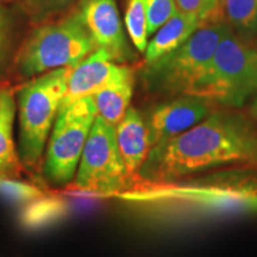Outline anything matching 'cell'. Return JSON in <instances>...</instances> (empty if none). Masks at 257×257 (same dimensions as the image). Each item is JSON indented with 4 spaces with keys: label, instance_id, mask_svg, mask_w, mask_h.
Segmentation results:
<instances>
[{
    "label": "cell",
    "instance_id": "cell-4",
    "mask_svg": "<svg viewBox=\"0 0 257 257\" xmlns=\"http://www.w3.org/2000/svg\"><path fill=\"white\" fill-rule=\"evenodd\" d=\"M95 49L94 41L76 9L60 21L32 31L18 51L16 69L23 78H34L54 69L73 68Z\"/></svg>",
    "mask_w": 257,
    "mask_h": 257
},
{
    "label": "cell",
    "instance_id": "cell-5",
    "mask_svg": "<svg viewBox=\"0 0 257 257\" xmlns=\"http://www.w3.org/2000/svg\"><path fill=\"white\" fill-rule=\"evenodd\" d=\"M72 68L50 70L32 79L18 92V155L22 165L35 168L46 152L59 115Z\"/></svg>",
    "mask_w": 257,
    "mask_h": 257
},
{
    "label": "cell",
    "instance_id": "cell-2",
    "mask_svg": "<svg viewBox=\"0 0 257 257\" xmlns=\"http://www.w3.org/2000/svg\"><path fill=\"white\" fill-rule=\"evenodd\" d=\"M118 195L180 225L246 217L257 213V168L232 167L136 184Z\"/></svg>",
    "mask_w": 257,
    "mask_h": 257
},
{
    "label": "cell",
    "instance_id": "cell-13",
    "mask_svg": "<svg viewBox=\"0 0 257 257\" xmlns=\"http://www.w3.org/2000/svg\"><path fill=\"white\" fill-rule=\"evenodd\" d=\"M201 27H204V23L198 16L176 11L165 24L157 29L152 41L148 42L144 51L146 64L155 62L170 51L181 47Z\"/></svg>",
    "mask_w": 257,
    "mask_h": 257
},
{
    "label": "cell",
    "instance_id": "cell-15",
    "mask_svg": "<svg viewBox=\"0 0 257 257\" xmlns=\"http://www.w3.org/2000/svg\"><path fill=\"white\" fill-rule=\"evenodd\" d=\"M134 80V72L131 69L120 79L111 82L92 95L98 115L112 126L115 127L130 107Z\"/></svg>",
    "mask_w": 257,
    "mask_h": 257
},
{
    "label": "cell",
    "instance_id": "cell-19",
    "mask_svg": "<svg viewBox=\"0 0 257 257\" xmlns=\"http://www.w3.org/2000/svg\"><path fill=\"white\" fill-rule=\"evenodd\" d=\"M178 11L198 16L204 25L216 23L223 0H175Z\"/></svg>",
    "mask_w": 257,
    "mask_h": 257
},
{
    "label": "cell",
    "instance_id": "cell-7",
    "mask_svg": "<svg viewBox=\"0 0 257 257\" xmlns=\"http://www.w3.org/2000/svg\"><path fill=\"white\" fill-rule=\"evenodd\" d=\"M98 117L92 96L60 110L46 147L43 175L50 185L63 187L75 178L86 141Z\"/></svg>",
    "mask_w": 257,
    "mask_h": 257
},
{
    "label": "cell",
    "instance_id": "cell-14",
    "mask_svg": "<svg viewBox=\"0 0 257 257\" xmlns=\"http://www.w3.org/2000/svg\"><path fill=\"white\" fill-rule=\"evenodd\" d=\"M16 99L10 89H0V179H18L21 159L14 138Z\"/></svg>",
    "mask_w": 257,
    "mask_h": 257
},
{
    "label": "cell",
    "instance_id": "cell-11",
    "mask_svg": "<svg viewBox=\"0 0 257 257\" xmlns=\"http://www.w3.org/2000/svg\"><path fill=\"white\" fill-rule=\"evenodd\" d=\"M130 70V67L114 62L107 51L95 49L70 70L60 110L79 99L92 96Z\"/></svg>",
    "mask_w": 257,
    "mask_h": 257
},
{
    "label": "cell",
    "instance_id": "cell-12",
    "mask_svg": "<svg viewBox=\"0 0 257 257\" xmlns=\"http://www.w3.org/2000/svg\"><path fill=\"white\" fill-rule=\"evenodd\" d=\"M115 137L127 174L134 185L138 172L152 150L146 119L136 108L128 107L121 120L115 125Z\"/></svg>",
    "mask_w": 257,
    "mask_h": 257
},
{
    "label": "cell",
    "instance_id": "cell-9",
    "mask_svg": "<svg viewBox=\"0 0 257 257\" xmlns=\"http://www.w3.org/2000/svg\"><path fill=\"white\" fill-rule=\"evenodd\" d=\"M216 108L208 99L194 94L173 96L156 105L144 117L152 148L186 133Z\"/></svg>",
    "mask_w": 257,
    "mask_h": 257
},
{
    "label": "cell",
    "instance_id": "cell-22",
    "mask_svg": "<svg viewBox=\"0 0 257 257\" xmlns=\"http://www.w3.org/2000/svg\"><path fill=\"white\" fill-rule=\"evenodd\" d=\"M11 35V17L4 6L0 5V68L4 63Z\"/></svg>",
    "mask_w": 257,
    "mask_h": 257
},
{
    "label": "cell",
    "instance_id": "cell-16",
    "mask_svg": "<svg viewBox=\"0 0 257 257\" xmlns=\"http://www.w3.org/2000/svg\"><path fill=\"white\" fill-rule=\"evenodd\" d=\"M232 30L250 40L257 36V0H223Z\"/></svg>",
    "mask_w": 257,
    "mask_h": 257
},
{
    "label": "cell",
    "instance_id": "cell-10",
    "mask_svg": "<svg viewBox=\"0 0 257 257\" xmlns=\"http://www.w3.org/2000/svg\"><path fill=\"white\" fill-rule=\"evenodd\" d=\"M78 11L96 49L107 51L112 60L120 64L134 59L115 0H80Z\"/></svg>",
    "mask_w": 257,
    "mask_h": 257
},
{
    "label": "cell",
    "instance_id": "cell-17",
    "mask_svg": "<svg viewBox=\"0 0 257 257\" xmlns=\"http://www.w3.org/2000/svg\"><path fill=\"white\" fill-rule=\"evenodd\" d=\"M125 28L136 50L144 54L149 42L146 0H128L125 14Z\"/></svg>",
    "mask_w": 257,
    "mask_h": 257
},
{
    "label": "cell",
    "instance_id": "cell-21",
    "mask_svg": "<svg viewBox=\"0 0 257 257\" xmlns=\"http://www.w3.org/2000/svg\"><path fill=\"white\" fill-rule=\"evenodd\" d=\"M18 179H0V193L15 201H28L37 198L40 191L34 186L17 181Z\"/></svg>",
    "mask_w": 257,
    "mask_h": 257
},
{
    "label": "cell",
    "instance_id": "cell-18",
    "mask_svg": "<svg viewBox=\"0 0 257 257\" xmlns=\"http://www.w3.org/2000/svg\"><path fill=\"white\" fill-rule=\"evenodd\" d=\"M32 22L41 23L61 14L75 0H16Z\"/></svg>",
    "mask_w": 257,
    "mask_h": 257
},
{
    "label": "cell",
    "instance_id": "cell-1",
    "mask_svg": "<svg viewBox=\"0 0 257 257\" xmlns=\"http://www.w3.org/2000/svg\"><path fill=\"white\" fill-rule=\"evenodd\" d=\"M232 167L257 168V124L242 108L217 107L186 133L152 148L134 185Z\"/></svg>",
    "mask_w": 257,
    "mask_h": 257
},
{
    "label": "cell",
    "instance_id": "cell-20",
    "mask_svg": "<svg viewBox=\"0 0 257 257\" xmlns=\"http://www.w3.org/2000/svg\"><path fill=\"white\" fill-rule=\"evenodd\" d=\"M146 8L149 36H153L178 11L175 0H146Z\"/></svg>",
    "mask_w": 257,
    "mask_h": 257
},
{
    "label": "cell",
    "instance_id": "cell-23",
    "mask_svg": "<svg viewBox=\"0 0 257 257\" xmlns=\"http://www.w3.org/2000/svg\"><path fill=\"white\" fill-rule=\"evenodd\" d=\"M248 113L250 114V117L252 118L253 121L257 124V95L253 96L251 100L249 101Z\"/></svg>",
    "mask_w": 257,
    "mask_h": 257
},
{
    "label": "cell",
    "instance_id": "cell-3",
    "mask_svg": "<svg viewBox=\"0 0 257 257\" xmlns=\"http://www.w3.org/2000/svg\"><path fill=\"white\" fill-rule=\"evenodd\" d=\"M229 28L223 22L204 25L181 47L147 64L143 74L147 88L170 98L195 94L210 70L218 44Z\"/></svg>",
    "mask_w": 257,
    "mask_h": 257
},
{
    "label": "cell",
    "instance_id": "cell-8",
    "mask_svg": "<svg viewBox=\"0 0 257 257\" xmlns=\"http://www.w3.org/2000/svg\"><path fill=\"white\" fill-rule=\"evenodd\" d=\"M74 182L81 191L102 195H118L133 185L118 148L115 127L99 115L86 141Z\"/></svg>",
    "mask_w": 257,
    "mask_h": 257
},
{
    "label": "cell",
    "instance_id": "cell-6",
    "mask_svg": "<svg viewBox=\"0 0 257 257\" xmlns=\"http://www.w3.org/2000/svg\"><path fill=\"white\" fill-rule=\"evenodd\" d=\"M194 95L204 96L217 107L243 108L257 95V48L227 29Z\"/></svg>",
    "mask_w": 257,
    "mask_h": 257
}]
</instances>
